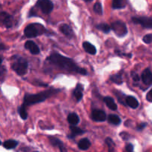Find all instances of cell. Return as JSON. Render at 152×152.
Listing matches in <instances>:
<instances>
[{
    "label": "cell",
    "instance_id": "f1b7e54d",
    "mask_svg": "<svg viewBox=\"0 0 152 152\" xmlns=\"http://www.w3.org/2000/svg\"><path fill=\"white\" fill-rule=\"evenodd\" d=\"M142 40H143L144 42L146 43V44H150V43H151L152 34H146V35L144 36V37H143V38H142Z\"/></svg>",
    "mask_w": 152,
    "mask_h": 152
},
{
    "label": "cell",
    "instance_id": "44dd1931",
    "mask_svg": "<svg viewBox=\"0 0 152 152\" xmlns=\"http://www.w3.org/2000/svg\"><path fill=\"white\" fill-rule=\"evenodd\" d=\"M127 1L124 0H114L112 1L113 9H122L126 7Z\"/></svg>",
    "mask_w": 152,
    "mask_h": 152
},
{
    "label": "cell",
    "instance_id": "30bf717a",
    "mask_svg": "<svg viewBox=\"0 0 152 152\" xmlns=\"http://www.w3.org/2000/svg\"><path fill=\"white\" fill-rule=\"evenodd\" d=\"M48 139L49 140H50V144H51L52 145H53V146L58 147V148H59V151H60V152H68L67 151V149L66 148H65V145H64L63 142H62L60 140L55 137H51V136H49Z\"/></svg>",
    "mask_w": 152,
    "mask_h": 152
},
{
    "label": "cell",
    "instance_id": "7c38bea8",
    "mask_svg": "<svg viewBox=\"0 0 152 152\" xmlns=\"http://www.w3.org/2000/svg\"><path fill=\"white\" fill-rule=\"evenodd\" d=\"M141 79H142L144 84H145L146 86H151L152 83V74L151 70L149 68H146V69L144 70L142 75H141Z\"/></svg>",
    "mask_w": 152,
    "mask_h": 152
},
{
    "label": "cell",
    "instance_id": "ac0fdd59",
    "mask_svg": "<svg viewBox=\"0 0 152 152\" xmlns=\"http://www.w3.org/2000/svg\"><path fill=\"white\" fill-rule=\"evenodd\" d=\"M83 47L84 48V50H86L87 53H90L91 55L96 54V49L94 47V45H93L92 44H91L88 42H84L83 43Z\"/></svg>",
    "mask_w": 152,
    "mask_h": 152
},
{
    "label": "cell",
    "instance_id": "cb8c5ba5",
    "mask_svg": "<svg viewBox=\"0 0 152 152\" xmlns=\"http://www.w3.org/2000/svg\"><path fill=\"white\" fill-rule=\"evenodd\" d=\"M96 28H97L98 30H99V31L105 33V34H108V33H109L110 31H111V28H110L109 25L106 23L99 24L98 25H96Z\"/></svg>",
    "mask_w": 152,
    "mask_h": 152
},
{
    "label": "cell",
    "instance_id": "83f0119b",
    "mask_svg": "<svg viewBox=\"0 0 152 152\" xmlns=\"http://www.w3.org/2000/svg\"><path fill=\"white\" fill-rule=\"evenodd\" d=\"M94 10L96 13L99 15H102L103 13V10H102V6L100 2H96L94 5Z\"/></svg>",
    "mask_w": 152,
    "mask_h": 152
},
{
    "label": "cell",
    "instance_id": "484cf974",
    "mask_svg": "<svg viewBox=\"0 0 152 152\" xmlns=\"http://www.w3.org/2000/svg\"><path fill=\"white\" fill-rule=\"evenodd\" d=\"M27 107H25V105H22L19 108V116H20L22 120H25L28 117V113H27V109H26Z\"/></svg>",
    "mask_w": 152,
    "mask_h": 152
},
{
    "label": "cell",
    "instance_id": "7a4b0ae2",
    "mask_svg": "<svg viewBox=\"0 0 152 152\" xmlns=\"http://www.w3.org/2000/svg\"><path fill=\"white\" fill-rule=\"evenodd\" d=\"M60 91V89L50 88L40 92V93L36 94H25V96H24V102L22 105L27 107L39 103V102H42L45 101V99H48L49 97Z\"/></svg>",
    "mask_w": 152,
    "mask_h": 152
},
{
    "label": "cell",
    "instance_id": "d6a6232c",
    "mask_svg": "<svg viewBox=\"0 0 152 152\" xmlns=\"http://www.w3.org/2000/svg\"><path fill=\"white\" fill-rule=\"evenodd\" d=\"M126 151H127V152H134V146L132 144H131V143L128 144V145H126Z\"/></svg>",
    "mask_w": 152,
    "mask_h": 152
},
{
    "label": "cell",
    "instance_id": "5b68a950",
    "mask_svg": "<svg viewBox=\"0 0 152 152\" xmlns=\"http://www.w3.org/2000/svg\"><path fill=\"white\" fill-rule=\"evenodd\" d=\"M111 29L120 37H125L128 34V30L124 22L121 21H116L111 25Z\"/></svg>",
    "mask_w": 152,
    "mask_h": 152
},
{
    "label": "cell",
    "instance_id": "277c9868",
    "mask_svg": "<svg viewBox=\"0 0 152 152\" xmlns=\"http://www.w3.org/2000/svg\"><path fill=\"white\" fill-rule=\"evenodd\" d=\"M24 33H25V37L28 38H34V37H37V36L45 34V29L40 24L32 23L28 25L25 28Z\"/></svg>",
    "mask_w": 152,
    "mask_h": 152
},
{
    "label": "cell",
    "instance_id": "9a60e30c",
    "mask_svg": "<svg viewBox=\"0 0 152 152\" xmlns=\"http://www.w3.org/2000/svg\"><path fill=\"white\" fill-rule=\"evenodd\" d=\"M126 105H129L132 108H137L139 106V102L134 96H129L126 97Z\"/></svg>",
    "mask_w": 152,
    "mask_h": 152
},
{
    "label": "cell",
    "instance_id": "d590c367",
    "mask_svg": "<svg viewBox=\"0 0 152 152\" xmlns=\"http://www.w3.org/2000/svg\"><path fill=\"white\" fill-rule=\"evenodd\" d=\"M4 49H5V46L3 44H1V43H0V50H3Z\"/></svg>",
    "mask_w": 152,
    "mask_h": 152
},
{
    "label": "cell",
    "instance_id": "e575fe53",
    "mask_svg": "<svg viewBox=\"0 0 152 152\" xmlns=\"http://www.w3.org/2000/svg\"><path fill=\"white\" fill-rule=\"evenodd\" d=\"M2 69H0V78H3V77H4V71H3Z\"/></svg>",
    "mask_w": 152,
    "mask_h": 152
},
{
    "label": "cell",
    "instance_id": "e0dca14e",
    "mask_svg": "<svg viewBox=\"0 0 152 152\" xmlns=\"http://www.w3.org/2000/svg\"><path fill=\"white\" fill-rule=\"evenodd\" d=\"M104 102L106 104L107 106L108 107V108H110L112 111H116L117 109V103L115 102L114 99L112 97H110V96H105L103 99Z\"/></svg>",
    "mask_w": 152,
    "mask_h": 152
},
{
    "label": "cell",
    "instance_id": "ffe728a7",
    "mask_svg": "<svg viewBox=\"0 0 152 152\" xmlns=\"http://www.w3.org/2000/svg\"><path fill=\"white\" fill-rule=\"evenodd\" d=\"M91 146V142L88 138H83V139L80 140V142H78V147L80 149L83 150H88Z\"/></svg>",
    "mask_w": 152,
    "mask_h": 152
},
{
    "label": "cell",
    "instance_id": "ba28073f",
    "mask_svg": "<svg viewBox=\"0 0 152 152\" xmlns=\"http://www.w3.org/2000/svg\"><path fill=\"white\" fill-rule=\"evenodd\" d=\"M13 25V18L6 12H0V26L6 28H11Z\"/></svg>",
    "mask_w": 152,
    "mask_h": 152
},
{
    "label": "cell",
    "instance_id": "3957f363",
    "mask_svg": "<svg viewBox=\"0 0 152 152\" xmlns=\"http://www.w3.org/2000/svg\"><path fill=\"white\" fill-rule=\"evenodd\" d=\"M11 68L18 75L24 76L28 71V63L23 57L16 56L11 65Z\"/></svg>",
    "mask_w": 152,
    "mask_h": 152
},
{
    "label": "cell",
    "instance_id": "8fae6325",
    "mask_svg": "<svg viewBox=\"0 0 152 152\" xmlns=\"http://www.w3.org/2000/svg\"><path fill=\"white\" fill-rule=\"evenodd\" d=\"M25 48L28 49L32 54H39L40 52L39 48L38 47V45H37L34 42L31 41V40H28V41H27L26 42H25Z\"/></svg>",
    "mask_w": 152,
    "mask_h": 152
},
{
    "label": "cell",
    "instance_id": "9c48e42d",
    "mask_svg": "<svg viewBox=\"0 0 152 152\" xmlns=\"http://www.w3.org/2000/svg\"><path fill=\"white\" fill-rule=\"evenodd\" d=\"M91 117L92 120L96 122H104L107 119L105 111L99 109L93 110L91 113Z\"/></svg>",
    "mask_w": 152,
    "mask_h": 152
},
{
    "label": "cell",
    "instance_id": "8d00e7d4",
    "mask_svg": "<svg viewBox=\"0 0 152 152\" xmlns=\"http://www.w3.org/2000/svg\"><path fill=\"white\" fill-rule=\"evenodd\" d=\"M1 62H2V59H1V57H0V65H1Z\"/></svg>",
    "mask_w": 152,
    "mask_h": 152
},
{
    "label": "cell",
    "instance_id": "5bb4252c",
    "mask_svg": "<svg viewBox=\"0 0 152 152\" xmlns=\"http://www.w3.org/2000/svg\"><path fill=\"white\" fill-rule=\"evenodd\" d=\"M83 86L81 84H77L76 86L75 89L74 90L73 92V95H74V97L76 98L77 102H80L82 99H83Z\"/></svg>",
    "mask_w": 152,
    "mask_h": 152
},
{
    "label": "cell",
    "instance_id": "d6986e66",
    "mask_svg": "<svg viewBox=\"0 0 152 152\" xmlns=\"http://www.w3.org/2000/svg\"><path fill=\"white\" fill-rule=\"evenodd\" d=\"M68 122L71 126H76L80 123V117L76 113H71L68 116Z\"/></svg>",
    "mask_w": 152,
    "mask_h": 152
},
{
    "label": "cell",
    "instance_id": "4dcf8cb0",
    "mask_svg": "<svg viewBox=\"0 0 152 152\" xmlns=\"http://www.w3.org/2000/svg\"><path fill=\"white\" fill-rule=\"evenodd\" d=\"M120 135L124 140H128L129 139V134L127 132H122V133H120Z\"/></svg>",
    "mask_w": 152,
    "mask_h": 152
},
{
    "label": "cell",
    "instance_id": "4316f807",
    "mask_svg": "<svg viewBox=\"0 0 152 152\" xmlns=\"http://www.w3.org/2000/svg\"><path fill=\"white\" fill-rule=\"evenodd\" d=\"M105 143L107 144L108 147V150H109V152H114V147H115V144H114V141L111 138L107 137L105 139Z\"/></svg>",
    "mask_w": 152,
    "mask_h": 152
},
{
    "label": "cell",
    "instance_id": "52a82bcc",
    "mask_svg": "<svg viewBox=\"0 0 152 152\" xmlns=\"http://www.w3.org/2000/svg\"><path fill=\"white\" fill-rule=\"evenodd\" d=\"M132 21L134 24H140L145 28L151 29L152 28V19L151 17H146V16L132 17Z\"/></svg>",
    "mask_w": 152,
    "mask_h": 152
},
{
    "label": "cell",
    "instance_id": "836d02e7",
    "mask_svg": "<svg viewBox=\"0 0 152 152\" xmlns=\"http://www.w3.org/2000/svg\"><path fill=\"white\" fill-rule=\"evenodd\" d=\"M146 99L148 101V102H152V91L150 90L148 92L146 95Z\"/></svg>",
    "mask_w": 152,
    "mask_h": 152
},
{
    "label": "cell",
    "instance_id": "2e32d148",
    "mask_svg": "<svg viewBox=\"0 0 152 152\" xmlns=\"http://www.w3.org/2000/svg\"><path fill=\"white\" fill-rule=\"evenodd\" d=\"M70 129H71V134L68 135V137L69 138H74L77 135H81L85 133V132L83 129H81L80 128L77 127L76 126H70Z\"/></svg>",
    "mask_w": 152,
    "mask_h": 152
},
{
    "label": "cell",
    "instance_id": "d4e9b609",
    "mask_svg": "<svg viewBox=\"0 0 152 152\" xmlns=\"http://www.w3.org/2000/svg\"><path fill=\"white\" fill-rule=\"evenodd\" d=\"M110 80L113 82V83H116L117 85H120L123 83V78H122L121 74H114L110 77Z\"/></svg>",
    "mask_w": 152,
    "mask_h": 152
},
{
    "label": "cell",
    "instance_id": "4fadbf2b",
    "mask_svg": "<svg viewBox=\"0 0 152 152\" xmlns=\"http://www.w3.org/2000/svg\"><path fill=\"white\" fill-rule=\"evenodd\" d=\"M59 30L61 32L66 36L68 38L71 39L74 37V31H73L72 28L70 25H67V24H62L60 27H59Z\"/></svg>",
    "mask_w": 152,
    "mask_h": 152
},
{
    "label": "cell",
    "instance_id": "8992f818",
    "mask_svg": "<svg viewBox=\"0 0 152 152\" xmlns=\"http://www.w3.org/2000/svg\"><path fill=\"white\" fill-rule=\"evenodd\" d=\"M37 6L45 14H49L53 9V4L49 0H39L37 2Z\"/></svg>",
    "mask_w": 152,
    "mask_h": 152
},
{
    "label": "cell",
    "instance_id": "6da1fadb",
    "mask_svg": "<svg viewBox=\"0 0 152 152\" xmlns=\"http://www.w3.org/2000/svg\"><path fill=\"white\" fill-rule=\"evenodd\" d=\"M48 62L53 64L59 69L71 74H79L81 75H86L87 71L84 68L79 67L72 59L64 56L58 53H52L47 58Z\"/></svg>",
    "mask_w": 152,
    "mask_h": 152
},
{
    "label": "cell",
    "instance_id": "74e56055",
    "mask_svg": "<svg viewBox=\"0 0 152 152\" xmlns=\"http://www.w3.org/2000/svg\"><path fill=\"white\" fill-rule=\"evenodd\" d=\"M1 140H0V145H1Z\"/></svg>",
    "mask_w": 152,
    "mask_h": 152
},
{
    "label": "cell",
    "instance_id": "7402d4cb",
    "mask_svg": "<svg viewBox=\"0 0 152 152\" xmlns=\"http://www.w3.org/2000/svg\"><path fill=\"white\" fill-rule=\"evenodd\" d=\"M108 123L116 125V126H118L119 124L121 123L120 118L117 115H115V114H110L108 117Z\"/></svg>",
    "mask_w": 152,
    "mask_h": 152
},
{
    "label": "cell",
    "instance_id": "f546056e",
    "mask_svg": "<svg viewBox=\"0 0 152 152\" xmlns=\"http://www.w3.org/2000/svg\"><path fill=\"white\" fill-rule=\"evenodd\" d=\"M132 77L133 80L134 81V83H137V82H139L140 80L139 75H138L136 72H134V71H132Z\"/></svg>",
    "mask_w": 152,
    "mask_h": 152
},
{
    "label": "cell",
    "instance_id": "603a6c76",
    "mask_svg": "<svg viewBox=\"0 0 152 152\" xmlns=\"http://www.w3.org/2000/svg\"><path fill=\"white\" fill-rule=\"evenodd\" d=\"M18 145V142L13 140H6L3 144V146L7 149H13V148H16Z\"/></svg>",
    "mask_w": 152,
    "mask_h": 152
},
{
    "label": "cell",
    "instance_id": "1f68e13d",
    "mask_svg": "<svg viewBox=\"0 0 152 152\" xmlns=\"http://www.w3.org/2000/svg\"><path fill=\"white\" fill-rule=\"evenodd\" d=\"M146 126H147V123H141V124L138 125V126H137V131H142V129H144L145 127H146Z\"/></svg>",
    "mask_w": 152,
    "mask_h": 152
}]
</instances>
